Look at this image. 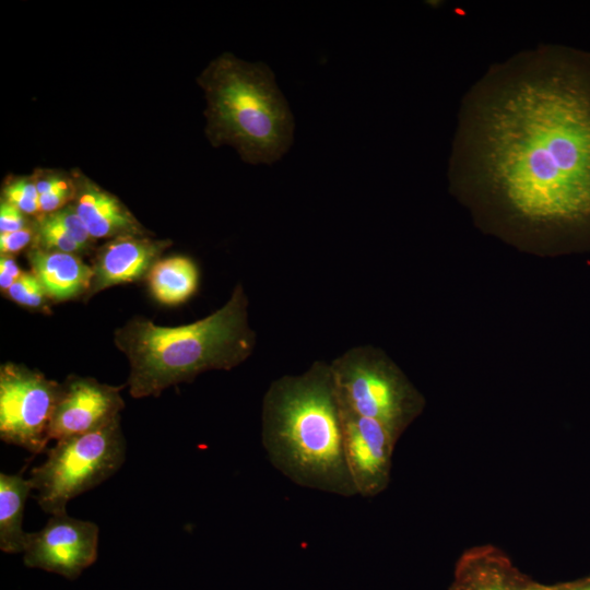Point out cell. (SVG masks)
I'll return each instance as SVG.
<instances>
[{
	"label": "cell",
	"mask_w": 590,
	"mask_h": 590,
	"mask_svg": "<svg viewBox=\"0 0 590 590\" xmlns=\"http://www.w3.org/2000/svg\"><path fill=\"white\" fill-rule=\"evenodd\" d=\"M30 226L23 213L12 203L1 200L0 203V234L16 232Z\"/></svg>",
	"instance_id": "cell-23"
},
{
	"label": "cell",
	"mask_w": 590,
	"mask_h": 590,
	"mask_svg": "<svg viewBox=\"0 0 590 590\" xmlns=\"http://www.w3.org/2000/svg\"><path fill=\"white\" fill-rule=\"evenodd\" d=\"M198 82L205 94V132L212 145H231L249 164H272L288 151L294 117L267 64L224 54Z\"/></svg>",
	"instance_id": "cell-4"
},
{
	"label": "cell",
	"mask_w": 590,
	"mask_h": 590,
	"mask_svg": "<svg viewBox=\"0 0 590 590\" xmlns=\"http://www.w3.org/2000/svg\"><path fill=\"white\" fill-rule=\"evenodd\" d=\"M125 386L101 384L94 378L70 376L62 384L49 438L60 440L103 428L120 417L125 406L120 394Z\"/></svg>",
	"instance_id": "cell-10"
},
{
	"label": "cell",
	"mask_w": 590,
	"mask_h": 590,
	"mask_svg": "<svg viewBox=\"0 0 590 590\" xmlns=\"http://www.w3.org/2000/svg\"><path fill=\"white\" fill-rule=\"evenodd\" d=\"M248 299L238 284L229 299L189 324L162 327L134 317L115 331V344L128 358L132 398L158 397L208 370H229L252 353L256 335L248 323Z\"/></svg>",
	"instance_id": "cell-3"
},
{
	"label": "cell",
	"mask_w": 590,
	"mask_h": 590,
	"mask_svg": "<svg viewBox=\"0 0 590 590\" xmlns=\"http://www.w3.org/2000/svg\"><path fill=\"white\" fill-rule=\"evenodd\" d=\"M149 286L153 296L163 304L185 303L197 291L199 269L189 257L173 256L158 260L151 269Z\"/></svg>",
	"instance_id": "cell-16"
},
{
	"label": "cell",
	"mask_w": 590,
	"mask_h": 590,
	"mask_svg": "<svg viewBox=\"0 0 590 590\" xmlns=\"http://www.w3.org/2000/svg\"><path fill=\"white\" fill-rule=\"evenodd\" d=\"M35 233V225H30L16 232L0 234L1 255L13 256L14 253L21 251L27 245L34 241Z\"/></svg>",
	"instance_id": "cell-22"
},
{
	"label": "cell",
	"mask_w": 590,
	"mask_h": 590,
	"mask_svg": "<svg viewBox=\"0 0 590 590\" xmlns=\"http://www.w3.org/2000/svg\"><path fill=\"white\" fill-rule=\"evenodd\" d=\"M330 366L341 406L379 422L398 439L424 410L422 393L379 349L352 347Z\"/></svg>",
	"instance_id": "cell-5"
},
{
	"label": "cell",
	"mask_w": 590,
	"mask_h": 590,
	"mask_svg": "<svg viewBox=\"0 0 590 590\" xmlns=\"http://www.w3.org/2000/svg\"><path fill=\"white\" fill-rule=\"evenodd\" d=\"M33 179L39 196L47 193L66 180V178L52 172H39Z\"/></svg>",
	"instance_id": "cell-25"
},
{
	"label": "cell",
	"mask_w": 590,
	"mask_h": 590,
	"mask_svg": "<svg viewBox=\"0 0 590 590\" xmlns=\"http://www.w3.org/2000/svg\"><path fill=\"white\" fill-rule=\"evenodd\" d=\"M99 529L95 522L70 517L67 511L51 515L36 532H27L23 560L74 580L95 563Z\"/></svg>",
	"instance_id": "cell-8"
},
{
	"label": "cell",
	"mask_w": 590,
	"mask_h": 590,
	"mask_svg": "<svg viewBox=\"0 0 590 590\" xmlns=\"http://www.w3.org/2000/svg\"><path fill=\"white\" fill-rule=\"evenodd\" d=\"M35 228L34 247L76 256L86 251L63 231L50 214H42Z\"/></svg>",
	"instance_id": "cell-17"
},
{
	"label": "cell",
	"mask_w": 590,
	"mask_h": 590,
	"mask_svg": "<svg viewBox=\"0 0 590 590\" xmlns=\"http://www.w3.org/2000/svg\"><path fill=\"white\" fill-rule=\"evenodd\" d=\"M32 483L17 474L0 473V550L15 554L24 551L27 532L23 530L25 502Z\"/></svg>",
	"instance_id": "cell-15"
},
{
	"label": "cell",
	"mask_w": 590,
	"mask_h": 590,
	"mask_svg": "<svg viewBox=\"0 0 590 590\" xmlns=\"http://www.w3.org/2000/svg\"><path fill=\"white\" fill-rule=\"evenodd\" d=\"M27 260L50 299L62 302L87 294L93 270L80 256L32 246Z\"/></svg>",
	"instance_id": "cell-14"
},
{
	"label": "cell",
	"mask_w": 590,
	"mask_h": 590,
	"mask_svg": "<svg viewBox=\"0 0 590 590\" xmlns=\"http://www.w3.org/2000/svg\"><path fill=\"white\" fill-rule=\"evenodd\" d=\"M62 384L24 365L0 367V438L33 455L46 452Z\"/></svg>",
	"instance_id": "cell-7"
},
{
	"label": "cell",
	"mask_w": 590,
	"mask_h": 590,
	"mask_svg": "<svg viewBox=\"0 0 590 590\" xmlns=\"http://www.w3.org/2000/svg\"><path fill=\"white\" fill-rule=\"evenodd\" d=\"M72 205L93 238L144 236L145 229L118 198L85 176L73 181Z\"/></svg>",
	"instance_id": "cell-13"
},
{
	"label": "cell",
	"mask_w": 590,
	"mask_h": 590,
	"mask_svg": "<svg viewBox=\"0 0 590 590\" xmlns=\"http://www.w3.org/2000/svg\"><path fill=\"white\" fill-rule=\"evenodd\" d=\"M450 590H548L523 574L499 547L481 544L458 558Z\"/></svg>",
	"instance_id": "cell-12"
},
{
	"label": "cell",
	"mask_w": 590,
	"mask_h": 590,
	"mask_svg": "<svg viewBox=\"0 0 590 590\" xmlns=\"http://www.w3.org/2000/svg\"><path fill=\"white\" fill-rule=\"evenodd\" d=\"M120 417L107 426L57 440L46 460L31 470L39 507L49 515L66 511L68 503L115 474L126 460Z\"/></svg>",
	"instance_id": "cell-6"
},
{
	"label": "cell",
	"mask_w": 590,
	"mask_h": 590,
	"mask_svg": "<svg viewBox=\"0 0 590 590\" xmlns=\"http://www.w3.org/2000/svg\"><path fill=\"white\" fill-rule=\"evenodd\" d=\"M548 590H590V576L575 581L548 585Z\"/></svg>",
	"instance_id": "cell-26"
},
{
	"label": "cell",
	"mask_w": 590,
	"mask_h": 590,
	"mask_svg": "<svg viewBox=\"0 0 590 590\" xmlns=\"http://www.w3.org/2000/svg\"><path fill=\"white\" fill-rule=\"evenodd\" d=\"M341 409L344 455L357 496L376 497L390 483L398 438L379 422Z\"/></svg>",
	"instance_id": "cell-9"
},
{
	"label": "cell",
	"mask_w": 590,
	"mask_h": 590,
	"mask_svg": "<svg viewBox=\"0 0 590 590\" xmlns=\"http://www.w3.org/2000/svg\"><path fill=\"white\" fill-rule=\"evenodd\" d=\"M20 270L13 256L1 255L0 258V288L4 293L21 276Z\"/></svg>",
	"instance_id": "cell-24"
},
{
	"label": "cell",
	"mask_w": 590,
	"mask_h": 590,
	"mask_svg": "<svg viewBox=\"0 0 590 590\" xmlns=\"http://www.w3.org/2000/svg\"><path fill=\"white\" fill-rule=\"evenodd\" d=\"M2 192V199L15 205L23 213L35 214L39 212V194L33 178H15L4 186Z\"/></svg>",
	"instance_id": "cell-18"
},
{
	"label": "cell",
	"mask_w": 590,
	"mask_h": 590,
	"mask_svg": "<svg viewBox=\"0 0 590 590\" xmlns=\"http://www.w3.org/2000/svg\"><path fill=\"white\" fill-rule=\"evenodd\" d=\"M170 240L145 236L113 238L96 252L92 264L93 276L86 300L96 293L122 283L139 281L149 275Z\"/></svg>",
	"instance_id": "cell-11"
},
{
	"label": "cell",
	"mask_w": 590,
	"mask_h": 590,
	"mask_svg": "<svg viewBox=\"0 0 590 590\" xmlns=\"http://www.w3.org/2000/svg\"><path fill=\"white\" fill-rule=\"evenodd\" d=\"M74 193L73 182L66 179L63 182L40 194L38 198L39 213L49 214L67 205L72 200Z\"/></svg>",
	"instance_id": "cell-21"
},
{
	"label": "cell",
	"mask_w": 590,
	"mask_h": 590,
	"mask_svg": "<svg viewBox=\"0 0 590 590\" xmlns=\"http://www.w3.org/2000/svg\"><path fill=\"white\" fill-rule=\"evenodd\" d=\"M4 294L13 302L28 308H40L47 297L44 287L32 271H23Z\"/></svg>",
	"instance_id": "cell-19"
},
{
	"label": "cell",
	"mask_w": 590,
	"mask_h": 590,
	"mask_svg": "<svg viewBox=\"0 0 590 590\" xmlns=\"http://www.w3.org/2000/svg\"><path fill=\"white\" fill-rule=\"evenodd\" d=\"M63 231L85 250L91 248L93 238L84 226L72 203L49 213Z\"/></svg>",
	"instance_id": "cell-20"
},
{
	"label": "cell",
	"mask_w": 590,
	"mask_h": 590,
	"mask_svg": "<svg viewBox=\"0 0 590 590\" xmlns=\"http://www.w3.org/2000/svg\"><path fill=\"white\" fill-rule=\"evenodd\" d=\"M451 188L505 232L590 246V51L543 45L494 64L461 102Z\"/></svg>",
	"instance_id": "cell-1"
},
{
	"label": "cell",
	"mask_w": 590,
	"mask_h": 590,
	"mask_svg": "<svg viewBox=\"0 0 590 590\" xmlns=\"http://www.w3.org/2000/svg\"><path fill=\"white\" fill-rule=\"evenodd\" d=\"M261 440L270 463L294 484L357 496L344 455L342 409L330 364L283 376L262 403Z\"/></svg>",
	"instance_id": "cell-2"
}]
</instances>
